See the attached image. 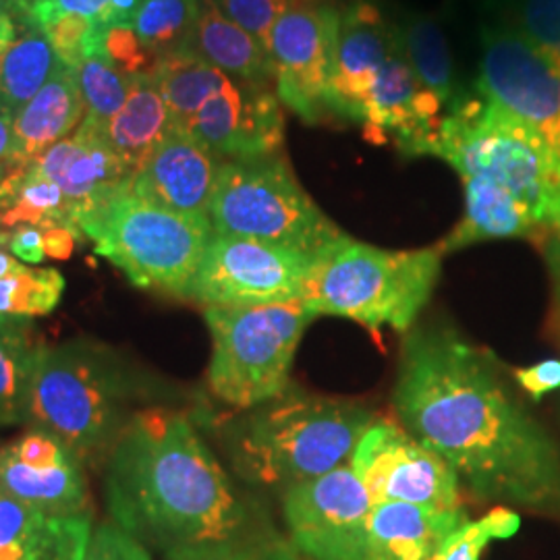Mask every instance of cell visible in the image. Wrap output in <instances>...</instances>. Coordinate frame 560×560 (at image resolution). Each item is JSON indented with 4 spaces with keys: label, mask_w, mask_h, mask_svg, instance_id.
Instances as JSON below:
<instances>
[{
    "label": "cell",
    "mask_w": 560,
    "mask_h": 560,
    "mask_svg": "<svg viewBox=\"0 0 560 560\" xmlns=\"http://www.w3.org/2000/svg\"><path fill=\"white\" fill-rule=\"evenodd\" d=\"M13 171V120L0 117V180Z\"/></svg>",
    "instance_id": "obj_45"
},
{
    "label": "cell",
    "mask_w": 560,
    "mask_h": 560,
    "mask_svg": "<svg viewBox=\"0 0 560 560\" xmlns=\"http://www.w3.org/2000/svg\"><path fill=\"white\" fill-rule=\"evenodd\" d=\"M173 127L161 90L152 73L145 71L133 78L127 101L104 131L110 148L133 177Z\"/></svg>",
    "instance_id": "obj_25"
},
{
    "label": "cell",
    "mask_w": 560,
    "mask_h": 560,
    "mask_svg": "<svg viewBox=\"0 0 560 560\" xmlns=\"http://www.w3.org/2000/svg\"><path fill=\"white\" fill-rule=\"evenodd\" d=\"M92 515L48 517L0 490V560L85 559Z\"/></svg>",
    "instance_id": "obj_22"
},
{
    "label": "cell",
    "mask_w": 560,
    "mask_h": 560,
    "mask_svg": "<svg viewBox=\"0 0 560 560\" xmlns=\"http://www.w3.org/2000/svg\"><path fill=\"white\" fill-rule=\"evenodd\" d=\"M65 293V277L55 268L23 266L0 280V316L40 318L55 312Z\"/></svg>",
    "instance_id": "obj_32"
},
{
    "label": "cell",
    "mask_w": 560,
    "mask_h": 560,
    "mask_svg": "<svg viewBox=\"0 0 560 560\" xmlns=\"http://www.w3.org/2000/svg\"><path fill=\"white\" fill-rule=\"evenodd\" d=\"M57 62L46 34L23 20L20 38L0 55V117L15 119L44 88Z\"/></svg>",
    "instance_id": "obj_29"
},
{
    "label": "cell",
    "mask_w": 560,
    "mask_h": 560,
    "mask_svg": "<svg viewBox=\"0 0 560 560\" xmlns=\"http://www.w3.org/2000/svg\"><path fill=\"white\" fill-rule=\"evenodd\" d=\"M330 108L395 138L409 156H421L441 125L442 106L411 71L393 15L378 0H351L340 9Z\"/></svg>",
    "instance_id": "obj_3"
},
{
    "label": "cell",
    "mask_w": 560,
    "mask_h": 560,
    "mask_svg": "<svg viewBox=\"0 0 560 560\" xmlns=\"http://www.w3.org/2000/svg\"><path fill=\"white\" fill-rule=\"evenodd\" d=\"M104 55L129 75L145 73L154 65V60L141 48L131 25H113L106 30Z\"/></svg>",
    "instance_id": "obj_41"
},
{
    "label": "cell",
    "mask_w": 560,
    "mask_h": 560,
    "mask_svg": "<svg viewBox=\"0 0 560 560\" xmlns=\"http://www.w3.org/2000/svg\"><path fill=\"white\" fill-rule=\"evenodd\" d=\"M221 159L187 129L173 127L129 180V191L166 210L210 219Z\"/></svg>",
    "instance_id": "obj_19"
},
{
    "label": "cell",
    "mask_w": 560,
    "mask_h": 560,
    "mask_svg": "<svg viewBox=\"0 0 560 560\" xmlns=\"http://www.w3.org/2000/svg\"><path fill=\"white\" fill-rule=\"evenodd\" d=\"M390 15L399 34L405 59L421 88L434 101H439L442 110L451 113L463 101V96L455 78L451 46L441 23L434 15L409 9H395Z\"/></svg>",
    "instance_id": "obj_26"
},
{
    "label": "cell",
    "mask_w": 560,
    "mask_h": 560,
    "mask_svg": "<svg viewBox=\"0 0 560 560\" xmlns=\"http://www.w3.org/2000/svg\"><path fill=\"white\" fill-rule=\"evenodd\" d=\"M478 90L527 125L560 159V69L504 23L481 27Z\"/></svg>",
    "instance_id": "obj_11"
},
{
    "label": "cell",
    "mask_w": 560,
    "mask_h": 560,
    "mask_svg": "<svg viewBox=\"0 0 560 560\" xmlns=\"http://www.w3.org/2000/svg\"><path fill=\"white\" fill-rule=\"evenodd\" d=\"M560 69V0H501V21Z\"/></svg>",
    "instance_id": "obj_35"
},
{
    "label": "cell",
    "mask_w": 560,
    "mask_h": 560,
    "mask_svg": "<svg viewBox=\"0 0 560 560\" xmlns=\"http://www.w3.org/2000/svg\"><path fill=\"white\" fill-rule=\"evenodd\" d=\"M339 20L337 7H289L268 38L280 104L305 122L332 115L330 83Z\"/></svg>",
    "instance_id": "obj_15"
},
{
    "label": "cell",
    "mask_w": 560,
    "mask_h": 560,
    "mask_svg": "<svg viewBox=\"0 0 560 560\" xmlns=\"http://www.w3.org/2000/svg\"><path fill=\"white\" fill-rule=\"evenodd\" d=\"M23 18L11 13V11H0V55L9 50V46L20 38Z\"/></svg>",
    "instance_id": "obj_46"
},
{
    "label": "cell",
    "mask_w": 560,
    "mask_h": 560,
    "mask_svg": "<svg viewBox=\"0 0 560 560\" xmlns=\"http://www.w3.org/2000/svg\"><path fill=\"white\" fill-rule=\"evenodd\" d=\"M0 490L48 517L92 515L83 459L40 428L0 446Z\"/></svg>",
    "instance_id": "obj_16"
},
{
    "label": "cell",
    "mask_w": 560,
    "mask_h": 560,
    "mask_svg": "<svg viewBox=\"0 0 560 560\" xmlns=\"http://www.w3.org/2000/svg\"><path fill=\"white\" fill-rule=\"evenodd\" d=\"M113 0H20V15L34 25H44L57 15H83L110 27Z\"/></svg>",
    "instance_id": "obj_40"
},
{
    "label": "cell",
    "mask_w": 560,
    "mask_h": 560,
    "mask_svg": "<svg viewBox=\"0 0 560 560\" xmlns=\"http://www.w3.org/2000/svg\"><path fill=\"white\" fill-rule=\"evenodd\" d=\"M515 378L532 399L540 400L544 395L560 388V360H546L520 368Z\"/></svg>",
    "instance_id": "obj_43"
},
{
    "label": "cell",
    "mask_w": 560,
    "mask_h": 560,
    "mask_svg": "<svg viewBox=\"0 0 560 560\" xmlns=\"http://www.w3.org/2000/svg\"><path fill=\"white\" fill-rule=\"evenodd\" d=\"M200 0H143L136 18L133 32L141 48L156 60L191 48L198 23Z\"/></svg>",
    "instance_id": "obj_31"
},
{
    "label": "cell",
    "mask_w": 560,
    "mask_h": 560,
    "mask_svg": "<svg viewBox=\"0 0 560 560\" xmlns=\"http://www.w3.org/2000/svg\"><path fill=\"white\" fill-rule=\"evenodd\" d=\"M212 339L208 386L235 411H249L279 397L291 384V368L310 322L301 303L252 307H203Z\"/></svg>",
    "instance_id": "obj_9"
},
{
    "label": "cell",
    "mask_w": 560,
    "mask_h": 560,
    "mask_svg": "<svg viewBox=\"0 0 560 560\" xmlns=\"http://www.w3.org/2000/svg\"><path fill=\"white\" fill-rule=\"evenodd\" d=\"M221 161H256L280 154L284 115L277 90L231 80L185 127Z\"/></svg>",
    "instance_id": "obj_17"
},
{
    "label": "cell",
    "mask_w": 560,
    "mask_h": 560,
    "mask_svg": "<svg viewBox=\"0 0 560 560\" xmlns=\"http://www.w3.org/2000/svg\"><path fill=\"white\" fill-rule=\"evenodd\" d=\"M351 469L374 504L407 502L432 509H459L457 474L423 442L395 421L376 420L361 436Z\"/></svg>",
    "instance_id": "obj_14"
},
{
    "label": "cell",
    "mask_w": 560,
    "mask_h": 560,
    "mask_svg": "<svg viewBox=\"0 0 560 560\" xmlns=\"http://www.w3.org/2000/svg\"><path fill=\"white\" fill-rule=\"evenodd\" d=\"M289 7H337L342 9L351 0H287Z\"/></svg>",
    "instance_id": "obj_49"
},
{
    "label": "cell",
    "mask_w": 560,
    "mask_h": 560,
    "mask_svg": "<svg viewBox=\"0 0 560 560\" xmlns=\"http://www.w3.org/2000/svg\"><path fill=\"white\" fill-rule=\"evenodd\" d=\"M210 222L214 235L261 241L314 258L345 235L280 154L222 162Z\"/></svg>",
    "instance_id": "obj_10"
},
{
    "label": "cell",
    "mask_w": 560,
    "mask_h": 560,
    "mask_svg": "<svg viewBox=\"0 0 560 560\" xmlns=\"http://www.w3.org/2000/svg\"><path fill=\"white\" fill-rule=\"evenodd\" d=\"M23 266H25V264H21L13 254H9L7 249L0 247V280L11 277L13 272H18Z\"/></svg>",
    "instance_id": "obj_47"
},
{
    "label": "cell",
    "mask_w": 560,
    "mask_h": 560,
    "mask_svg": "<svg viewBox=\"0 0 560 560\" xmlns=\"http://www.w3.org/2000/svg\"><path fill=\"white\" fill-rule=\"evenodd\" d=\"M38 349L32 320L0 316V430L27 421Z\"/></svg>",
    "instance_id": "obj_30"
},
{
    "label": "cell",
    "mask_w": 560,
    "mask_h": 560,
    "mask_svg": "<svg viewBox=\"0 0 560 560\" xmlns=\"http://www.w3.org/2000/svg\"><path fill=\"white\" fill-rule=\"evenodd\" d=\"M460 179L465 191V214L439 245L442 256L481 241L532 237L540 229H546L538 214L509 189L476 177Z\"/></svg>",
    "instance_id": "obj_23"
},
{
    "label": "cell",
    "mask_w": 560,
    "mask_h": 560,
    "mask_svg": "<svg viewBox=\"0 0 560 560\" xmlns=\"http://www.w3.org/2000/svg\"><path fill=\"white\" fill-rule=\"evenodd\" d=\"M520 515L509 506H497L476 521H463L428 560H480L483 550L497 540L517 534Z\"/></svg>",
    "instance_id": "obj_34"
},
{
    "label": "cell",
    "mask_w": 560,
    "mask_h": 560,
    "mask_svg": "<svg viewBox=\"0 0 560 560\" xmlns=\"http://www.w3.org/2000/svg\"><path fill=\"white\" fill-rule=\"evenodd\" d=\"M50 42L57 60L78 71L81 65L96 55H104L106 30L98 21L83 15H57L40 25Z\"/></svg>",
    "instance_id": "obj_36"
},
{
    "label": "cell",
    "mask_w": 560,
    "mask_h": 560,
    "mask_svg": "<svg viewBox=\"0 0 560 560\" xmlns=\"http://www.w3.org/2000/svg\"><path fill=\"white\" fill-rule=\"evenodd\" d=\"M75 235L67 229H44V249H46V258L52 260H67L71 258L73 249H75Z\"/></svg>",
    "instance_id": "obj_44"
},
{
    "label": "cell",
    "mask_w": 560,
    "mask_h": 560,
    "mask_svg": "<svg viewBox=\"0 0 560 560\" xmlns=\"http://www.w3.org/2000/svg\"><path fill=\"white\" fill-rule=\"evenodd\" d=\"M32 166L62 191L80 233L85 219L131 180V173L110 148L104 127L88 117L69 138L55 143Z\"/></svg>",
    "instance_id": "obj_18"
},
{
    "label": "cell",
    "mask_w": 560,
    "mask_h": 560,
    "mask_svg": "<svg viewBox=\"0 0 560 560\" xmlns=\"http://www.w3.org/2000/svg\"><path fill=\"white\" fill-rule=\"evenodd\" d=\"M20 224H34L40 229H67L81 241L80 229L52 180L27 164L0 180V226L13 229Z\"/></svg>",
    "instance_id": "obj_27"
},
{
    "label": "cell",
    "mask_w": 560,
    "mask_h": 560,
    "mask_svg": "<svg viewBox=\"0 0 560 560\" xmlns=\"http://www.w3.org/2000/svg\"><path fill=\"white\" fill-rule=\"evenodd\" d=\"M83 560H152V555L143 541L115 521H106L92 529Z\"/></svg>",
    "instance_id": "obj_39"
},
{
    "label": "cell",
    "mask_w": 560,
    "mask_h": 560,
    "mask_svg": "<svg viewBox=\"0 0 560 560\" xmlns=\"http://www.w3.org/2000/svg\"><path fill=\"white\" fill-rule=\"evenodd\" d=\"M421 156L448 162L460 177L497 183L525 201L550 231L560 214V159L527 125L483 96L442 117Z\"/></svg>",
    "instance_id": "obj_7"
},
{
    "label": "cell",
    "mask_w": 560,
    "mask_h": 560,
    "mask_svg": "<svg viewBox=\"0 0 560 560\" xmlns=\"http://www.w3.org/2000/svg\"><path fill=\"white\" fill-rule=\"evenodd\" d=\"M150 384L113 347L94 339L40 345L27 421L71 446L81 459H102L140 413Z\"/></svg>",
    "instance_id": "obj_4"
},
{
    "label": "cell",
    "mask_w": 560,
    "mask_h": 560,
    "mask_svg": "<svg viewBox=\"0 0 560 560\" xmlns=\"http://www.w3.org/2000/svg\"><path fill=\"white\" fill-rule=\"evenodd\" d=\"M166 560H303L291 541L272 540L229 541L180 550Z\"/></svg>",
    "instance_id": "obj_37"
},
{
    "label": "cell",
    "mask_w": 560,
    "mask_h": 560,
    "mask_svg": "<svg viewBox=\"0 0 560 560\" xmlns=\"http://www.w3.org/2000/svg\"><path fill=\"white\" fill-rule=\"evenodd\" d=\"M42 560H80V559H67V557H50V559H42Z\"/></svg>",
    "instance_id": "obj_51"
},
{
    "label": "cell",
    "mask_w": 560,
    "mask_h": 560,
    "mask_svg": "<svg viewBox=\"0 0 560 560\" xmlns=\"http://www.w3.org/2000/svg\"><path fill=\"white\" fill-rule=\"evenodd\" d=\"M85 119V104L73 69L57 62L40 92L13 119L15 171L38 161L55 143L69 138Z\"/></svg>",
    "instance_id": "obj_21"
},
{
    "label": "cell",
    "mask_w": 560,
    "mask_h": 560,
    "mask_svg": "<svg viewBox=\"0 0 560 560\" xmlns=\"http://www.w3.org/2000/svg\"><path fill=\"white\" fill-rule=\"evenodd\" d=\"M75 75L85 104V117L96 120L102 127H106L122 108L136 78L125 73L106 55L85 60Z\"/></svg>",
    "instance_id": "obj_33"
},
{
    "label": "cell",
    "mask_w": 560,
    "mask_h": 560,
    "mask_svg": "<svg viewBox=\"0 0 560 560\" xmlns=\"http://www.w3.org/2000/svg\"><path fill=\"white\" fill-rule=\"evenodd\" d=\"M175 127H187L201 106L231 81L196 50L187 48L154 60L150 69Z\"/></svg>",
    "instance_id": "obj_28"
},
{
    "label": "cell",
    "mask_w": 560,
    "mask_h": 560,
    "mask_svg": "<svg viewBox=\"0 0 560 560\" xmlns=\"http://www.w3.org/2000/svg\"><path fill=\"white\" fill-rule=\"evenodd\" d=\"M555 233V268H557V310H559L560 320V214L555 226L550 229Z\"/></svg>",
    "instance_id": "obj_48"
},
{
    "label": "cell",
    "mask_w": 560,
    "mask_h": 560,
    "mask_svg": "<svg viewBox=\"0 0 560 560\" xmlns=\"http://www.w3.org/2000/svg\"><path fill=\"white\" fill-rule=\"evenodd\" d=\"M222 15L235 21L266 46L280 15L289 9L287 0H212Z\"/></svg>",
    "instance_id": "obj_38"
},
{
    "label": "cell",
    "mask_w": 560,
    "mask_h": 560,
    "mask_svg": "<svg viewBox=\"0 0 560 560\" xmlns=\"http://www.w3.org/2000/svg\"><path fill=\"white\" fill-rule=\"evenodd\" d=\"M393 407L481 501L560 513V448L486 351L448 324L409 330Z\"/></svg>",
    "instance_id": "obj_1"
},
{
    "label": "cell",
    "mask_w": 560,
    "mask_h": 560,
    "mask_svg": "<svg viewBox=\"0 0 560 560\" xmlns=\"http://www.w3.org/2000/svg\"><path fill=\"white\" fill-rule=\"evenodd\" d=\"M0 243L7 247L9 254H13L21 264H42L46 260L44 249V229L34 224H20L9 229L0 235Z\"/></svg>",
    "instance_id": "obj_42"
},
{
    "label": "cell",
    "mask_w": 560,
    "mask_h": 560,
    "mask_svg": "<svg viewBox=\"0 0 560 560\" xmlns=\"http://www.w3.org/2000/svg\"><path fill=\"white\" fill-rule=\"evenodd\" d=\"M191 50L231 80L275 88V67L266 46L235 21L222 15L212 0H200Z\"/></svg>",
    "instance_id": "obj_24"
},
{
    "label": "cell",
    "mask_w": 560,
    "mask_h": 560,
    "mask_svg": "<svg viewBox=\"0 0 560 560\" xmlns=\"http://www.w3.org/2000/svg\"><path fill=\"white\" fill-rule=\"evenodd\" d=\"M81 233L131 284L180 300H191L201 261L214 237L210 219L141 200L129 191V185L85 219Z\"/></svg>",
    "instance_id": "obj_8"
},
{
    "label": "cell",
    "mask_w": 560,
    "mask_h": 560,
    "mask_svg": "<svg viewBox=\"0 0 560 560\" xmlns=\"http://www.w3.org/2000/svg\"><path fill=\"white\" fill-rule=\"evenodd\" d=\"M314 256L261 241L214 235L191 300L203 307H252L303 300Z\"/></svg>",
    "instance_id": "obj_12"
},
{
    "label": "cell",
    "mask_w": 560,
    "mask_h": 560,
    "mask_svg": "<svg viewBox=\"0 0 560 560\" xmlns=\"http://www.w3.org/2000/svg\"><path fill=\"white\" fill-rule=\"evenodd\" d=\"M372 509L351 465L282 492L289 541L307 560H363Z\"/></svg>",
    "instance_id": "obj_13"
},
{
    "label": "cell",
    "mask_w": 560,
    "mask_h": 560,
    "mask_svg": "<svg viewBox=\"0 0 560 560\" xmlns=\"http://www.w3.org/2000/svg\"><path fill=\"white\" fill-rule=\"evenodd\" d=\"M0 11H11L20 15V0H0Z\"/></svg>",
    "instance_id": "obj_50"
},
{
    "label": "cell",
    "mask_w": 560,
    "mask_h": 560,
    "mask_svg": "<svg viewBox=\"0 0 560 560\" xmlns=\"http://www.w3.org/2000/svg\"><path fill=\"white\" fill-rule=\"evenodd\" d=\"M229 430V455L245 480L293 488L347 465L376 421L358 400L335 399L289 384L279 397Z\"/></svg>",
    "instance_id": "obj_5"
},
{
    "label": "cell",
    "mask_w": 560,
    "mask_h": 560,
    "mask_svg": "<svg viewBox=\"0 0 560 560\" xmlns=\"http://www.w3.org/2000/svg\"><path fill=\"white\" fill-rule=\"evenodd\" d=\"M113 521L164 557L229 541L280 538L241 497L191 420L145 407L106 457Z\"/></svg>",
    "instance_id": "obj_2"
},
{
    "label": "cell",
    "mask_w": 560,
    "mask_h": 560,
    "mask_svg": "<svg viewBox=\"0 0 560 560\" xmlns=\"http://www.w3.org/2000/svg\"><path fill=\"white\" fill-rule=\"evenodd\" d=\"M441 261L439 247L399 252L342 235L314 258L301 303L316 318L407 332L434 293Z\"/></svg>",
    "instance_id": "obj_6"
},
{
    "label": "cell",
    "mask_w": 560,
    "mask_h": 560,
    "mask_svg": "<svg viewBox=\"0 0 560 560\" xmlns=\"http://www.w3.org/2000/svg\"><path fill=\"white\" fill-rule=\"evenodd\" d=\"M463 521H467L463 506L432 509L407 502L374 504L363 560H428Z\"/></svg>",
    "instance_id": "obj_20"
}]
</instances>
